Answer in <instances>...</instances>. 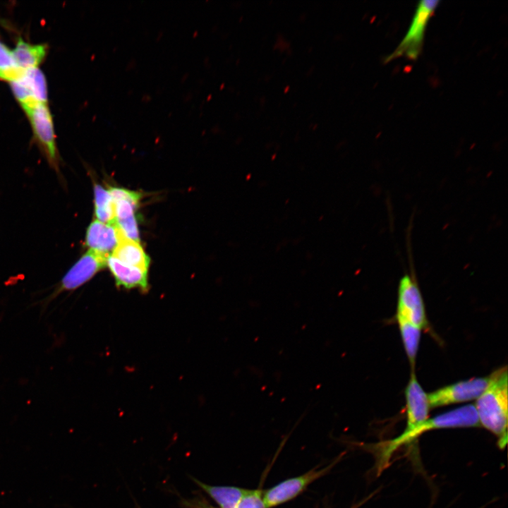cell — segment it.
<instances>
[{
	"label": "cell",
	"instance_id": "obj_1",
	"mask_svg": "<svg viewBox=\"0 0 508 508\" xmlns=\"http://www.w3.org/2000/svg\"><path fill=\"white\" fill-rule=\"evenodd\" d=\"M507 379L506 367L492 373L488 386L474 405L480 425L497 437L501 449L507 443Z\"/></svg>",
	"mask_w": 508,
	"mask_h": 508
},
{
	"label": "cell",
	"instance_id": "obj_2",
	"mask_svg": "<svg viewBox=\"0 0 508 508\" xmlns=\"http://www.w3.org/2000/svg\"><path fill=\"white\" fill-rule=\"evenodd\" d=\"M478 415L473 404L455 409L428 418L420 425L409 432H403L396 438L376 446L377 471H382L389 464L392 454L401 445L408 443L426 431L447 428L479 426Z\"/></svg>",
	"mask_w": 508,
	"mask_h": 508
},
{
	"label": "cell",
	"instance_id": "obj_3",
	"mask_svg": "<svg viewBox=\"0 0 508 508\" xmlns=\"http://www.w3.org/2000/svg\"><path fill=\"white\" fill-rule=\"evenodd\" d=\"M440 1L422 0L416 8L406 32L394 50L385 59V62L404 57L416 60L422 52L426 28L435 12Z\"/></svg>",
	"mask_w": 508,
	"mask_h": 508
},
{
	"label": "cell",
	"instance_id": "obj_4",
	"mask_svg": "<svg viewBox=\"0 0 508 508\" xmlns=\"http://www.w3.org/2000/svg\"><path fill=\"white\" fill-rule=\"evenodd\" d=\"M108 256L88 250L67 271L45 299L44 304L47 305L61 294L74 291L90 281L107 266Z\"/></svg>",
	"mask_w": 508,
	"mask_h": 508
},
{
	"label": "cell",
	"instance_id": "obj_5",
	"mask_svg": "<svg viewBox=\"0 0 508 508\" xmlns=\"http://www.w3.org/2000/svg\"><path fill=\"white\" fill-rule=\"evenodd\" d=\"M38 144L50 167L59 173V156L52 114L47 104H37L26 112Z\"/></svg>",
	"mask_w": 508,
	"mask_h": 508
},
{
	"label": "cell",
	"instance_id": "obj_6",
	"mask_svg": "<svg viewBox=\"0 0 508 508\" xmlns=\"http://www.w3.org/2000/svg\"><path fill=\"white\" fill-rule=\"evenodd\" d=\"M397 318L422 329L427 325L424 303L416 281L408 274L399 283Z\"/></svg>",
	"mask_w": 508,
	"mask_h": 508
},
{
	"label": "cell",
	"instance_id": "obj_7",
	"mask_svg": "<svg viewBox=\"0 0 508 508\" xmlns=\"http://www.w3.org/2000/svg\"><path fill=\"white\" fill-rule=\"evenodd\" d=\"M491 375L462 380L428 394L430 407L477 399L488 386Z\"/></svg>",
	"mask_w": 508,
	"mask_h": 508
},
{
	"label": "cell",
	"instance_id": "obj_8",
	"mask_svg": "<svg viewBox=\"0 0 508 508\" xmlns=\"http://www.w3.org/2000/svg\"><path fill=\"white\" fill-rule=\"evenodd\" d=\"M332 466V464L321 469L313 468L303 475L284 480L270 488L263 495L266 508L277 506L296 497L309 484L325 474Z\"/></svg>",
	"mask_w": 508,
	"mask_h": 508
},
{
	"label": "cell",
	"instance_id": "obj_9",
	"mask_svg": "<svg viewBox=\"0 0 508 508\" xmlns=\"http://www.w3.org/2000/svg\"><path fill=\"white\" fill-rule=\"evenodd\" d=\"M406 401L407 425L404 432L416 428L428 419L430 404L416 375L412 374L405 391Z\"/></svg>",
	"mask_w": 508,
	"mask_h": 508
},
{
	"label": "cell",
	"instance_id": "obj_10",
	"mask_svg": "<svg viewBox=\"0 0 508 508\" xmlns=\"http://www.w3.org/2000/svg\"><path fill=\"white\" fill-rule=\"evenodd\" d=\"M118 243L114 224L102 223L97 219L92 221L86 230L85 245L90 250L109 255Z\"/></svg>",
	"mask_w": 508,
	"mask_h": 508
},
{
	"label": "cell",
	"instance_id": "obj_11",
	"mask_svg": "<svg viewBox=\"0 0 508 508\" xmlns=\"http://www.w3.org/2000/svg\"><path fill=\"white\" fill-rule=\"evenodd\" d=\"M107 266L117 286L127 289H139L143 292L147 291V272L123 264L112 255L107 257Z\"/></svg>",
	"mask_w": 508,
	"mask_h": 508
},
{
	"label": "cell",
	"instance_id": "obj_12",
	"mask_svg": "<svg viewBox=\"0 0 508 508\" xmlns=\"http://www.w3.org/2000/svg\"><path fill=\"white\" fill-rule=\"evenodd\" d=\"M115 227L118 243L111 255L123 264L147 272L150 260L140 243L128 238L119 229Z\"/></svg>",
	"mask_w": 508,
	"mask_h": 508
},
{
	"label": "cell",
	"instance_id": "obj_13",
	"mask_svg": "<svg viewBox=\"0 0 508 508\" xmlns=\"http://www.w3.org/2000/svg\"><path fill=\"white\" fill-rule=\"evenodd\" d=\"M47 52L45 44H34L19 38L12 50L16 64L25 70L38 68Z\"/></svg>",
	"mask_w": 508,
	"mask_h": 508
},
{
	"label": "cell",
	"instance_id": "obj_14",
	"mask_svg": "<svg viewBox=\"0 0 508 508\" xmlns=\"http://www.w3.org/2000/svg\"><path fill=\"white\" fill-rule=\"evenodd\" d=\"M198 485L219 505V508H236L248 490L234 486L210 485L197 481Z\"/></svg>",
	"mask_w": 508,
	"mask_h": 508
},
{
	"label": "cell",
	"instance_id": "obj_15",
	"mask_svg": "<svg viewBox=\"0 0 508 508\" xmlns=\"http://www.w3.org/2000/svg\"><path fill=\"white\" fill-rule=\"evenodd\" d=\"M95 214L97 220L114 224V204L109 190L99 184L94 186Z\"/></svg>",
	"mask_w": 508,
	"mask_h": 508
},
{
	"label": "cell",
	"instance_id": "obj_16",
	"mask_svg": "<svg viewBox=\"0 0 508 508\" xmlns=\"http://www.w3.org/2000/svg\"><path fill=\"white\" fill-rule=\"evenodd\" d=\"M397 319L407 357L411 365L413 366L418 350L421 329L405 320Z\"/></svg>",
	"mask_w": 508,
	"mask_h": 508
},
{
	"label": "cell",
	"instance_id": "obj_17",
	"mask_svg": "<svg viewBox=\"0 0 508 508\" xmlns=\"http://www.w3.org/2000/svg\"><path fill=\"white\" fill-rule=\"evenodd\" d=\"M22 80L38 103L47 104V81L44 73L39 68L25 70Z\"/></svg>",
	"mask_w": 508,
	"mask_h": 508
},
{
	"label": "cell",
	"instance_id": "obj_18",
	"mask_svg": "<svg viewBox=\"0 0 508 508\" xmlns=\"http://www.w3.org/2000/svg\"><path fill=\"white\" fill-rule=\"evenodd\" d=\"M236 508H266L262 491L248 490L241 497Z\"/></svg>",
	"mask_w": 508,
	"mask_h": 508
},
{
	"label": "cell",
	"instance_id": "obj_19",
	"mask_svg": "<svg viewBox=\"0 0 508 508\" xmlns=\"http://www.w3.org/2000/svg\"><path fill=\"white\" fill-rule=\"evenodd\" d=\"M17 66L15 63L12 50L0 41V71Z\"/></svg>",
	"mask_w": 508,
	"mask_h": 508
}]
</instances>
